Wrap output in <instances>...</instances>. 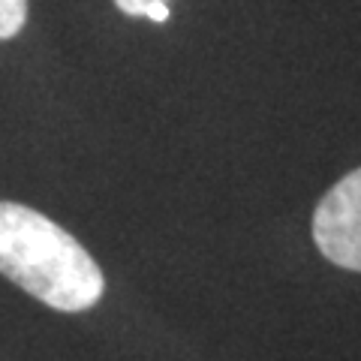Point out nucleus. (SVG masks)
Returning a JSON list of instances; mask_svg holds the SVG:
<instances>
[{
    "mask_svg": "<svg viewBox=\"0 0 361 361\" xmlns=\"http://www.w3.org/2000/svg\"><path fill=\"white\" fill-rule=\"evenodd\" d=\"M169 16H172L169 4H151L148 9H145V18H151L154 25H163V21H169Z\"/></svg>",
    "mask_w": 361,
    "mask_h": 361,
    "instance_id": "nucleus-5",
    "label": "nucleus"
},
{
    "mask_svg": "<svg viewBox=\"0 0 361 361\" xmlns=\"http://www.w3.org/2000/svg\"><path fill=\"white\" fill-rule=\"evenodd\" d=\"M151 4H169V0H115V6L127 16H145V9Z\"/></svg>",
    "mask_w": 361,
    "mask_h": 361,
    "instance_id": "nucleus-4",
    "label": "nucleus"
},
{
    "mask_svg": "<svg viewBox=\"0 0 361 361\" xmlns=\"http://www.w3.org/2000/svg\"><path fill=\"white\" fill-rule=\"evenodd\" d=\"M0 274L63 313L94 307L106 289L103 271L85 247L18 202H0Z\"/></svg>",
    "mask_w": 361,
    "mask_h": 361,
    "instance_id": "nucleus-1",
    "label": "nucleus"
},
{
    "mask_svg": "<svg viewBox=\"0 0 361 361\" xmlns=\"http://www.w3.org/2000/svg\"><path fill=\"white\" fill-rule=\"evenodd\" d=\"M27 0H0V39H13L25 27Z\"/></svg>",
    "mask_w": 361,
    "mask_h": 361,
    "instance_id": "nucleus-3",
    "label": "nucleus"
},
{
    "mask_svg": "<svg viewBox=\"0 0 361 361\" xmlns=\"http://www.w3.org/2000/svg\"><path fill=\"white\" fill-rule=\"evenodd\" d=\"M313 241L329 262L361 271V169L325 193L313 214Z\"/></svg>",
    "mask_w": 361,
    "mask_h": 361,
    "instance_id": "nucleus-2",
    "label": "nucleus"
}]
</instances>
